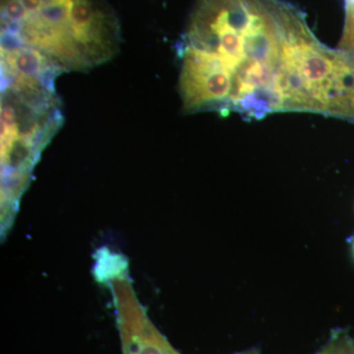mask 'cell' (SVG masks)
Masks as SVG:
<instances>
[{
    "instance_id": "1",
    "label": "cell",
    "mask_w": 354,
    "mask_h": 354,
    "mask_svg": "<svg viewBox=\"0 0 354 354\" xmlns=\"http://www.w3.org/2000/svg\"><path fill=\"white\" fill-rule=\"evenodd\" d=\"M176 55L186 113L354 120L353 64L283 0H197Z\"/></svg>"
},
{
    "instance_id": "2",
    "label": "cell",
    "mask_w": 354,
    "mask_h": 354,
    "mask_svg": "<svg viewBox=\"0 0 354 354\" xmlns=\"http://www.w3.org/2000/svg\"><path fill=\"white\" fill-rule=\"evenodd\" d=\"M0 57L4 190L20 194L39 153L64 123L55 87L59 74L24 51Z\"/></svg>"
},
{
    "instance_id": "3",
    "label": "cell",
    "mask_w": 354,
    "mask_h": 354,
    "mask_svg": "<svg viewBox=\"0 0 354 354\" xmlns=\"http://www.w3.org/2000/svg\"><path fill=\"white\" fill-rule=\"evenodd\" d=\"M1 46L31 51L59 74L111 62L92 0H1Z\"/></svg>"
},
{
    "instance_id": "4",
    "label": "cell",
    "mask_w": 354,
    "mask_h": 354,
    "mask_svg": "<svg viewBox=\"0 0 354 354\" xmlns=\"http://www.w3.org/2000/svg\"><path fill=\"white\" fill-rule=\"evenodd\" d=\"M121 334L124 354H179L145 320L123 318Z\"/></svg>"
},
{
    "instance_id": "5",
    "label": "cell",
    "mask_w": 354,
    "mask_h": 354,
    "mask_svg": "<svg viewBox=\"0 0 354 354\" xmlns=\"http://www.w3.org/2000/svg\"><path fill=\"white\" fill-rule=\"evenodd\" d=\"M317 354H329V346H327V348H324L322 351H320V353Z\"/></svg>"
},
{
    "instance_id": "6",
    "label": "cell",
    "mask_w": 354,
    "mask_h": 354,
    "mask_svg": "<svg viewBox=\"0 0 354 354\" xmlns=\"http://www.w3.org/2000/svg\"><path fill=\"white\" fill-rule=\"evenodd\" d=\"M241 354H258L257 351H248V353H243Z\"/></svg>"
},
{
    "instance_id": "7",
    "label": "cell",
    "mask_w": 354,
    "mask_h": 354,
    "mask_svg": "<svg viewBox=\"0 0 354 354\" xmlns=\"http://www.w3.org/2000/svg\"><path fill=\"white\" fill-rule=\"evenodd\" d=\"M353 255H354V241H353Z\"/></svg>"
}]
</instances>
